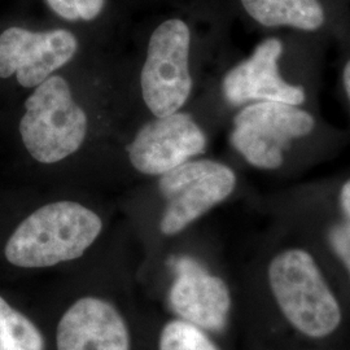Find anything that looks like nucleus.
<instances>
[{"mask_svg":"<svg viewBox=\"0 0 350 350\" xmlns=\"http://www.w3.org/2000/svg\"><path fill=\"white\" fill-rule=\"evenodd\" d=\"M100 217L75 201H56L31 213L8 239L4 256L21 269H44L82 257L100 237Z\"/></svg>","mask_w":350,"mask_h":350,"instance_id":"nucleus-1","label":"nucleus"},{"mask_svg":"<svg viewBox=\"0 0 350 350\" xmlns=\"http://www.w3.org/2000/svg\"><path fill=\"white\" fill-rule=\"evenodd\" d=\"M269 283L282 313L301 334L322 338L338 329L340 305L310 253H279L269 266Z\"/></svg>","mask_w":350,"mask_h":350,"instance_id":"nucleus-2","label":"nucleus"},{"mask_svg":"<svg viewBox=\"0 0 350 350\" xmlns=\"http://www.w3.org/2000/svg\"><path fill=\"white\" fill-rule=\"evenodd\" d=\"M88 127V114L75 103L69 83L51 75L27 98L20 134L36 161L55 163L82 147Z\"/></svg>","mask_w":350,"mask_h":350,"instance_id":"nucleus-3","label":"nucleus"},{"mask_svg":"<svg viewBox=\"0 0 350 350\" xmlns=\"http://www.w3.org/2000/svg\"><path fill=\"white\" fill-rule=\"evenodd\" d=\"M189 29L178 18L165 21L150 36L140 88L143 100L156 118L178 112L189 98Z\"/></svg>","mask_w":350,"mask_h":350,"instance_id":"nucleus-4","label":"nucleus"},{"mask_svg":"<svg viewBox=\"0 0 350 350\" xmlns=\"http://www.w3.org/2000/svg\"><path fill=\"white\" fill-rule=\"evenodd\" d=\"M237 187L235 173L212 160L187 161L161 175L159 188L166 201L160 230L173 237L225 201Z\"/></svg>","mask_w":350,"mask_h":350,"instance_id":"nucleus-5","label":"nucleus"},{"mask_svg":"<svg viewBox=\"0 0 350 350\" xmlns=\"http://www.w3.org/2000/svg\"><path fill=\"white\" fill-rule=\"evenodd\" d=\"M314 125L313 116L297 105L256 101L237 114L231 143L250 165L278 169L288 144L310 134Z\"/></svg>","mask_w":350,"mask_h":350,"instance_id":"nucleus-6","label":"nucleus"},{"mask_svg":"<svg viewBox=\"0 0 350 350\" xmlns=\"http://www.w3.org/2000/svg\"><path fill=\"white\" fill-rule=\"evenodd\" d=\"M77 51V38L65 29L34 33L13 26L0 34V78L16 75L23 88H37Z\"/></svg>","mask_w":350,"mask_h":350,"instance_id":"nucleus-7","label":"nucleus"},{"mask_svg":"<svg viewBox=\"0 0 350 350\" xmlns=\"http://www.w3.org/2000/svg\"><path fill=\"white\" fill-rule=\"evenodd\" d=\"M205 147L200 126L187 113L176 112L140 127L127 154L139 173L161 176L201 154Z\"/></svg>","mask_w":350,"mask_h":350,"instance_id":"nucleus-8","label":"nucleus"},{"mask_svg":"<svg viewBox=\"0 0 350 350\" xmlns=\"http://www.w3.org/2000/svg\"><path fill=\"white\" fill-rule=\"evenodd\" d=\"M172 266L175 278L167 300L173 313L204 331H222L231 310V293L225 280L187 256L173 258Z\"/></svg>","mask_w":350,"mask_h":350,"instance_id":"nucleus-9","label":"nucleus"},{"mask_svg":"<svg viewBox=\"0 0 350 350\" xmlns=\"http://www.w3.org/2000/svg\"><path fill=\"white\" fill-rule=\"evenodd\" d=\"M57 350H130L131 338L122 314L112 302L86 296L73 302L56 329Z\"/></svg>","mask_w":350,"mask_h":350,"instance_id":"nucleus-10","label":"nucleus"},{"mask_svg":"<svg viewBox=\"0 0 350 350\" xmlns=\"http://www.w3.org/2000/svg\"><path fill=\"white\" fill-rule=\"evenodd\" d=\"M282 52L283 44L276 38L260 43L250 59L225 75L222 91L226 100L232 105L250 101H279L297 107L302 104L305 91L300 86L289 85L279 75Z\"/></svg>","mask_w":350,"mask_h":350,"instance_id":"nucleus-11","label":"nucleus"},{"mask_svg":"<svg viewBox=\"0 0 350 350\" xmlns=\"http://www.w3.org/2000/svg\"><path fill=\"white\" fill-rule=\"evenodd\" d=\"M250 17L261 25L291 26L315 31L325 24V11L318 0H241Z\"/></svg>","mask_w":350,"mask_h":350,"instance_id":"nucleus-12","label":"nucleus"},{"mask_svg":"<svg viewBox=\"0 0 350 350\" xmlns=\"http://www.w3.org/2000/svg\"><path fill=\"white\" fill-rule=\"evenodd\" d=\"M38 325L0 296V350H44Z\"/></svg>","mask_w":350,"mask_h":350,"instance_id":"nucleus-13","label":"nucleus"},{"mask_svg":"<svg viewBox=\"0 0 350 350\" xmlns=\"http://www.w3.org/2000/svg\"><path fill=\"white\" fill-rule=\"evenodd\" d=\"M159 350H219L204 329L182 319L163 325L159 338Z\"/></svg>","mask_w":350,"mask_h":350,"instance_id":"nucleus-14","label":"nucleus"},{"mask_svg":"<svg viewBox=\"0 0 350 350\" xmlns=\"http://www.w3.org/2000/svg\"><path fill=\"white\" fill-rule=\"evenodd\" d=\"M51 10L68 21H91L100 14L105 0H47Z\"/></svg>","mask_w":350,"mask_h":350,"instance_id":"nucleus-15","label":"nucleus"},{"mask_svg":"<svg viewBox=\"0 0 350 350\" xmlns=\"http://www.w3.org/2000/svg\"><path fill=\"white\" fill-rule=\"evenodd\" d=\"M331 244L350 274V224L336 226L331 231Z\"/></svg>","mask_w":350,"mask_h":350,"instance_id":"nucleus-16","label":"nucleus"},{"mask_svg":"<svg viewBox=\"0 0 350 350\" xmlns=\"http://www.w3.org/2000/svg\"><path fill=\"white\" fill-rule=\"evenodd\" d=\"M340 204L342 211L349 217L350 219V180H348L340 192Z\"/></svg>","mask_w":350,"mask_h":350,"instance_id":"nucleus-17","label":"nucleus"},{"mask_svg":"<svg viewBox=\"0 0 350 350\" xmlns=\"http://www.w3.org/2000/svg\"><path fill=\"white\" fill-rule=\"evenodd\" d=\"M344 88H345L350 103V60L344 69Z\"/></svg>","mask_w":350,"mask_h":350,"instance_id":"nucleus-18","label":"nucleus"}]
</instances>
